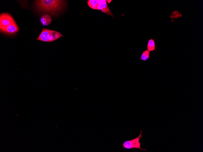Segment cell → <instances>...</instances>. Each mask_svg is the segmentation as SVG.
<instances>
[{
	"label": "cell",
	"mask_w": 203,
	"mask_h": 152,
	"mask_svg": "<svg viewBox=\"0 0 203 152\" xmlns=\"http://www.w3.org/2000/svg\"><path fill=\"white\" fill-rule=\"evenodd\" d=\"M65 1L62 0H39L36 1L35 5L41 12L54 14L62 9L65 5Z\"/></svg>",
	"instance_id": "cell-1"
},
{
	"label": "cell",
	"mask_w": 203,
	"mask_h": 152,
	"mask_svg": "<svg viewBox=\"0 0 203 152\" xmlns=\"http://www.w3.org/2000/svg\"><path fill=\"white\" fill-rule=\"evenodd\" d=\"M147 50L150 52L155 50V44L154 40L150 39L147 44Z\"/></svg>",
	"instance_id": "cell-8"
},
{
	"label": "cell",
	"mask_w": 203,
	"mask_h": 152,
	"mask_svg": "<svg viewBox=\"0 0 203 152\" xmlns=\"http://www.w3.org/2000/svg\"><path fill=\"white\" fill-rule=\"evenodd\" d=\"M106 2H107L108 3H111L112 2V1H111V0H109V1H108V0H107V1H106Z\"/></svg>",
	"instance_id": "cell-12"
},
{
	"label": "cell",
	"mask_w": 203,
	"mask_h": 152,
	"mask_svg": "<svg viewBox=\"0 0 203 152\" xmlns=\"http://www.w3.org/2000/svg\"><path fill=\"white\" fill-rule=\"evenodd\" d=\"M143 131V130H141L140 134L138 137L131 140L125 141L123 144V148L127 149L136 148L139 149L141 150L146 151V149H143L141 148V144L140 142V139L143 137L142 135Z\"/></svg>",
	"instance_id": "cell-3"
},
{
	"label": "cell",
	"mask_w": 203,
	"mask_h": 152,
	"mask_svg": "<svg viewBox=\"0 0 203 152\" xmlns=\"http://www.w3.org/2000/svg\"><path fill=\"white\" fill-rule=\"evenodd\" d=\"M180 14L178 11H174L172 13L170 18L172 19L178 18L180 16Z\"/></svg>",
	"instance_id": "cell-10"
},
{
	"label": "cell",
	"mask_w": 203,
	"mask_h": 152,
	"mask_svg": "<svg viewBox=\"0 0 203 152\" xmlns=\"http://www.w3.org/2000/svg\"><path fill=\"white\" fill-rule=\"evenodd\" d=\"M19 30V27L15 23L9 26L2 31L8 34H11L16 33Z\"/></svg>",
	"instance_id": "cell-6"
},
{
	"label": "cell",
	"mask_w": 203,
	"mask_h": 152,
	"mask_svg": "<svg viewBox=\"0 0 203 152\" xmlns=\"http://www.w3.org/2000/svg\"><path fill=\"white\" fill-rule=\"evenodd\" d=\"M98 1L99 4L97 7L98 10H102L108 16L114 17V16L109 8L106 0H98Z\"/></svg>",
	"instance_id": "cell-5"
},
{
	"label": "cell",
	"mask_w": 203,
	"mask_h": 152,
	"mask_svg": "<svg viewBox=\"0 0 203 152\" xmlns=\"http://www.w3.org/2000/svg\"><path fill=\"white\" fill-rule=\"evenodd\" d=\"M150 52L147 50L142 53L140 60L145 61L148 59L150 57Z\"/></svg>",
	"instance_id": "cell-9"
},
{
	"label": "cell",
	"mask_w": 203,
	"mask_h": 152,
	"mask_svg": "<svg viewBox=\"0 0 203 152\" xmlns=\"http://www.w3.org/2000/svg\"><path fill=\"white\" fill-rule=\"evenodd\" d=\"M87 3L89 7L93 5H98L99 4L97 0H89L87 2Z\"/></svg>",
	"instance_id": "cell-11"
},
{
	"label": "cell",
	"mask_w": 203,
	"mask_h": 152,
	"mask_svg": "<svg viewBox=\"0 0 203 152\" xmlns=\"http://www.w3.org/2000/svg\"><path fill=\"white\" fill-rule=\"evenodd\" d=\"M15 23L13 17L8 13H3L0 16V29L1 31L9 26Z\"/></svg>",
	"instance_id": "cell-4"
},
{
	"label": "cell",
	"mask_w": 203,
	"mask_h": 152,
	"mask_svg": "<svg viewBox=\"0 0 203 152\" xmlns=\"http://www.w3.org/2000/svg\"><path fill=\"white\" fill-rule=\"evenodd\" d=\"M63 36L61 33L57 31L43 28L42 31L36 40L45 42H51Z\"/></svg>",
	"instance_id": "cell-2"
},
{
	"label": "cell",
	"mask_w": 203,
	"mask_h": 152,
	"mask_svg": "<svg viewBox=\"0 0 203 152\" xmlns=\"http://www.w3.org/2000/svg\"><path fill=\"white\" fill-rule=\"evenodd\" d=\"M51 17L48 14H44L41 18V23L44 26L49 25L51 24Z\"/></svg>",
	"instance_id": "cell-7"
}]
</instances>
